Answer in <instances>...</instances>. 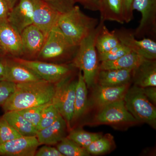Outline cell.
<instances>
[{
    "label": "cell",
    "mask_w": 156,
    "mask_h": 156,
    "mask_svg": "<svg viewBox=\"0 0 156 156\" xmlns=\"http://www.w3.org/2000/svg\"><path fill=\"white\" fill-rule=\"evenodd\" d=\"M56 84L41 80L16 84V89L2 106L5 112L19 111L52 102Z\"/></svg>",
    "instance_id": "cell-1"
},
{
    "label": "cell",
    "mask_w": 156,
    "mask_h": 156,
    "mask_svg": "<svg viewBox=\"0 0 156 156\" xmlns=\"http://www.w3.org/2000/svg\"><path fill=\"white\" fill-rule=\"evenodd\" d=\"M100 26V21L96 28L81 42L71 62L74 67L82 71L88 89L94 86L99 70L100 63L95 41Z\"/></svg>",
    "instance_id": "cell-2"
},
{
    "label": "cell",
    "mask_w": 156,
    "mask_h": 156,
    "mask_svg": "<svg viewBox=\"0 0 156 156\" xmlns=\"http://www.w3.org/2000/svg\"><path fill=\"white\" fill-rule=\"evenodd\" d=\"M98 24V20L86 15L79 6L75 5L70 11L59 14L56 25L71 41L79 46Z\"/></svg>",
    "instance_id": "cell-3"
},
{
    "label": "cell",
    "mask_w": 156,
    "mask_h": 156,
    "mask_svg": "<svg viewBox=\"0 0 156 156\" xmlns=\"http://www.w3.org/2000/svg\"><path fill=\"white\" fill-rule=\"evenodd\" d=\"M79 46L62 33L57 25L50 31L36 60L58 63H71Z\"/></svg>",
    "instance_id": "cell-4"
},
{
    "label": "cell",
    "mask_w": 156,
    "mask_h": 156,
    "mask_svg": "<svg viewBox=\"0 0 156 156\" xmlns=\"http://www.w3.org/2000/svg\"><path fill=\"white\" fill-rule=\"evenodd\" d=\"M124 100L127 110L137 122L147 123L155 128V106L144 95L142 88L134 85L128 89Z\"/></svg>",
    "instance_id": "cell-5"
},
{
    "label": "cell",
    "mask_w": 156,
    "mask_h": 156,
    "mask_svg": "<svg viewBox=\"0 0 156 156\" xmlns=\"http://www.w3.org/2000/svg\"><path fill=\"white\" fill-rule=\"evenodd\" d=\"M77 82V80L74 79L72 74L56 83L52 100V104L65 120L69 131L72 129Z\"/></svg>",
    "instance_id": "cell-6"
},
{
    "label": "cell",
    "mask_w": 156,
    "mask_h": 156,
    "mask_svg": "<svg viewBox=\"0 0 156 156\" xmlns=\"http://www.w3.org/2000/svg\"><path fill=\"white\" fill-rule=\"evenodd\" d=\"M11 58L32 70L42 80L54 84L73 74L74 69H76L71 62L58 64L39 60H28L18 57Z\"/></svg>",
    "instance_id": "cell-7"
},
{
    "label": "cell",
    "mask_w": 156,
    "mask_h": 156,
    "mask_svg": "<svg viewBox=\"0 0 156 156\" xmlns=\"http://www.w3.org/2000/svg\"><path fill=\"white\" fill-rule=\"evenodd\" d=\"M132 10L138 11L141 18L138 27L133 32L135 37L146 36L154 38L156 34V0H133Z\"/></svg>",
    "instance_id": "cell-8"
},
{
    "label": "cell",
    "mask_w": 156,
    "mask_h": 156,
    "mask_svg": "<svg viewBox=\"0 0 156 156\" xmlns=\"http://www.w3.org/2000/svg\"><path fill=\"white\" fill-rule=\"evenodd\" d=\"M120 43L128 47L132 52L146 59L156 60V42L150 38L138 40L134 33L126 29L115 30Z\"/></svg>",
    "instance_id": "cell-9"
},
{
    "label": "cell",
    "mask_w": 156,
    "mask_h": 156,
    "mask_svg": "<svg viewBox=\"0 0 156 156\" xmlns=\"http://www.w3.org/2000/svg\"><path fill=\"white\" fill-rule=\"evenodd\" d=\"M20 35L23 52L21 58L36 60L47 37L33 24L26 27Z\"/></svg>",
    "instance_id": "cell-10"
},
{
    "label": "cell",
    "mask_w": 156,
    "mask_h": 156,
    "mask_svg": "<svg viewBox=\"0 0 156 156\" xmlns=\"http://www.w3.org/2000/svg\"><path fill=\"white\" fill-rule=\"evenodd\" d=\"M41 145L36 136H21L0 144V156H34Z\"/></svg>",
    "instance_id": "cell-11"
},
{
    "label": "cell",
    "mask_w": 156,
    "mask_h": 156,
    "mask_svg": "<svg viewBox=\"0 0 156 156\" xmlns=\"http://www.w3.org/2000/svg\"><path fill=\"white\" fill-rule=\"evenodd\" d=\"M95 119L98 122L101 124H119L137 122L127 110L124 99L101 108Z\"/></svg>",
    "instance_id": "cell-12"
},
{
    "label": "cell",
    "mask_w": 156,
    "mask_h": 156,
    "mask_svg": "<svg viewBox=\"0 0 156 156\" xmlns=\"http://www.w3.org/2000/svg\"><path fill=\"white\" fill-rule=\"evenodd\" d=\"M34 3L33 23L47 37L50 31L57 24L60 13L44 0H32Z\"/></svg>",
    "instance_id": "cell-13"
},
{
    "label": "cell",
    "mask_w": 156,
    "mask_h": 156,
    "mask_svg": "<svg viewBox=\"0 0 156 156\" xmlns=\"http://www.w3.org/2000/svg\"><path fill=\"white\" fill-rule=\"evenodd\" d=\"M0 47L7 56L22 57L20 34L8 21L0 23Z\"/></svg>",
    "instance_id": "cell-14"
},
{
    "label": "cell",
    "mask_w": 156,
    "mask_h": 156,
    "mask_svg": "<svg viewBox=\"0 0 156 156\" xmlns=\"http://www.w3.org/2000/svg\"><path fill=\"white\" fill-rule=\"evenodd\" d=\"M34 10L32 0H19L10 11L8 21L20 34L33 24Z\"/></svg>",
    "instance_id": "cell-15"
},
{
    "label": "cell",
    "mask_w": 156,
    "mask_h": 156,
    "mask_svg": "<svg viewBox=\"0 0 156 156\" xmlns=\"http://www.w3.org/2000/svg\"><path fill=\"white\" fill-rule=\"evenodd\" d=\"M42 79L32 70L9 56H7V66L5 81L15 84L40 80Z\"/></svg>",
    "instance_id": "cell-16"
},
{
    "label": "cell",
    "mask_w": 156,
    "mask_h": 156,
    "mask_svg": "<svg viewBox=\"0 0 156 156\" xmlns=\"http://www.w3.org/2000/svg\"><path fill=\"white\" fill-rule=\"evenodd\" d=\"M128 85L118 87H107L98 85L92 94V99L96 106L101 108L105 105L124 99Z\"/></svg>",
    "instance_id": "cell-17"
},
{
    "label": "cell",
    "mask_w": 156,
    "mask_h": 156,
    "mask_svg": "<svg viewBox=\"0 0 156 156\" xmlns=\"http://www.w3.org/2000/svg\"><path fill=\"white\" fill-rule=\"evenodd\" d=\"M67 130L66 122L60 115L52 125L37 131L36 136L41 144L55 145L66 137Z\"/></svg>",
    "instance_id": "cell-18"
},
{
    "label": "cell",
    "mask_w": 156,
    "mask_h": 156,
    "mask_svg": "<svg viewBox=\"0 0 156 156\" xmlns=\"http://www.w3.org/2000/svg\"><path fill=\"white\" fill-rule=\"evenodd\" d=\"M132 80L141 88L156 87V60L144 59L132 70Z\"/></svg>",
    "instance_id": "cell-19"
},
{
    "label": "cell",
    "mask_w": 156,
    "mask_h": 156,
    "mask_svg": "<svg viewBox=\"0 0 156 156\" xmlns=\"http://www.w3.org/2000/svg\"><path fill=\"white\" fill-rule=\"evenodd\" d=\"M133 69H111L99 70L96 81L99 85L118 87L128 85L132 80Z\"/></svg>",
    "instance_id": "cell-20"
},
{
    "label": "cell",
    "mask_w": 156,
    "mask_h": 156,
    "mask_svg": "<svg viewBox=\"0 0 156 156\" xmlns=\"http://www.w3.org/2000/svg\"><path fill=\"white\" fill-rule=\"evenodd\" d=\"M100 20L125 23L123 0H100Z\"/></svg>",
    "instance_id": "cell-21"
},
{
    "label": "cell",
    "mask_w": 156,
    "mask_h": 156,
    "mask_svg": "<svg viewBox=\"0 0 156 156\" xmlns=\"http://www.w3.org/2000/svg\"><path fill=\"white\" fill-rule=\"evenodd\" d=\"M87 84L84 80L82 71L78 74L77 82L76 86L74 108L72 125L80 119L85 113L88 107V90Z\"/></svg>",
    "instance_id": "cell-22"
},
{
    "label": "cell",
    "mask_w": 156,
    "mask_h": 156,
    "mask_svg": "<svg viewBox=\"0 0 156 156\" xmlns=\"http://www.w3.org/2000/svg\"><path fill=\"white\" fill-rule=\"evenodd\" d=\"M2 117L21 136H36V128L18 112H5Z\"/></svg>",
    "instance_id": "cell-23"
},
{
    "label": "cell",
    "mask_w": 156,
    "mask_h": 156,
    "mask_svg": "<svg viewBox=\"0 0 156 156\" xmlns=\"http://www.w3.org/2000/svg\"><path fill=\"white\" fill-rule=\"evenodd\" d=\"M144 59L142 56L131 51L113 61L101 62L99 65V70L134 69Z\"/></svg>",
    "instance_id": "cell-24"
},
{
    "label": "cell",
    "mask_w": 156,
    "mask_h": 156,
    "mask_svg": "<svg viewBox=\"0 0 156 156\" xmlns=\"http://www.w3.org/2000/svg\"><path fill=\"white\" fill-rule=\"evenodd\" d=\"M101 26L95 41V46L98 54L108 52L120 44L115 31H110L100 20Z\"/></svg>",
    "instance_id": "cell-25"
},
{
    "label": "cell",
    "mask_w": 156,
    "mask_h": 156,
    "mask_svg": "<svg viewBox=\"0 0 156 156\" xmlns=\"http://www.w3.org/2000/svg\"><path fill=\"white\" fill-rule=\"evenodd\" d=\"M56 148L64 156H88L90 154L84 148L67 136L56 144Z\"/></svg>",
    "instance_id": "cell-26"
},
{
    "label": "cell",
    "mask_w": 156,
    "mask_h": 156,
    "mask_svg": "<svg viewBox=\"0 0 156 156\" xmlns=\"http://www.w3.org/2000/svg\"><path fill=\"white\" fill-rule=\"evenodd\" d=\"M102 136L100 133L87 132L77 128L71 130L67 137L85 149L94 140Z\"/></svg>",
    "instance_id": "cell-27"
},
{
    "label": "cell",
    "mask_w": 156,
    "mask_h": 156,
    "mask_svg": "<svg viewBox=\"0 0 156 156\" xmlns=\"http://www.w3.org/2000/svg\"><path fill=\"white\" fill-rule=\"evenodd\" d=\"M113 136L110 134L95 140L85 148L89 154L99 155L110 150L113 144Z\"/></svg>",
    "instance_id": "cell-28"
},
{
    "label": "cell",
    "mask_w": 156,
    "mask_h": 156,
    "mask_svg": "<svg viewBox=\"0 0 156 156\" xmlns=\"http://www.w3.org/2000/svg\"><path fill=\"white\" fill-rule=\"evenodd\" d=\"M51 102L39 106L32 107L17 112L31 123L37 129L43 111Z\"/></svg>",
    "instance_id": "cell-29"
},
{
    "label": "cell",
    "mask_w": 156,
    "mask_h": 156,
    "mask_svg": "<svg viewBox=\"0 0 156 156\" xmlns=\"http://www.w3.org/2000/svg\"><path fill=\"white\" fill-rule=\"evenodd\" d=\"M60 114L52 102L46 107L42 112L41 120L37 128V131L47 128L56 121Z\"/></svg>",
    "instance_id": "cell-30"
},
{
    "label": "cell",
    "mask_w": 156,
    "mask_h": 156,
    "mask_svg": "<svg viewBox=\"0 0 156 156\" xmlns=\"http://www.w3.org/2000/svg\"><path fill=\"white\" fill-rule=\"evenodd\" d=\"M21 136L2 116L0 117V144Z\"/></svg>",
    "instance_id": "cell-31"
},
{
    "label": "cell",
    "mask_w": 156,
    "mask_h": 156,
    "mask_svg": "<svg viewBox=\"0 0 156 156\" xmlns=\"http://www.w3.org/2000/svg\"><path fill=\"white\" fill-rule=\"evenodd\" d=\"M131 50L122 43L112 48L106 53L98 54L99 62L111 61L116 60L125 54L131 52Z\"/></svg>",
    "instance_id": "cell-32"
},
{
    "label": "cell",
    "mask_w": 156,
    "mask_h": 156,
    "mask_svg": "<svg viewBox=\"0 0 156 156\" xmlns=\"http://www.w3.org/2000/svg\"><path fill=\"white\" fill-rule=\"evenodd\" d=\"M48 5L60 14L70 11L75 6L76 0H44Z\"/></svg>",
    "instance_id": "cell-33"
},
{
    "label": "cell",
    "mask_w": 156,
    "mask_h": 156,
    "mask_svg": "<svg viewBox=\"0 0 156 156\" xmlns=\"http://www.w3.org/2000/svg\"><path fill=\"white\" fill-rule=\"evenodd\" d=\"M16 84L7 81L0 82V106L3 105L12 95L16 89Z\"/></svg>",
    "instance_id": "cell-34"
},
{
    "label": "cell",
    "mask_w": 156,
    "mask_h": 156,
    "mask_svg": "<svg viewBox=\"0 0 156 156\" xmlns=\"http://www.w3.org/2000/svg\"><path fill=\"white\" fill-rule=\"evenodd\" d=\"M36 156H64L56 148L46 145L40 148L36 152Z\"/></svg>",
    "instance_id": "cell-35"
},
{
    "label": "cell",
    "mask_w": 156,
    "mask_h": 156,
    "mask_svg": "<svg viewBox=\"0 0 156 156\" xmlns=\"http://www.w3.org/2000/svg\"><path fill=\"white\" fill-rule=\"evenodd\" d=\"M133 0H123L125 22L128 23L134 18L132 4Z\"/></svg>",
    "instance_id": "cell-36"
},
{
    "label": "cell",
    "mask_w": 156,
    "mask_h": 156,
    "mask_svg": "<svg viewBox=\"0 0 156 156\" xmlns=\"http://www.w3.org/2000/svg\"><path fill=\"white\" fill-rule=\"evenodd\" d=\"M11 9L6 0H0V23L8 21Z\"/></svg>",
    "instance_id": "cell-37"
},
{
    "label": "cell",
    "mask_w": 156,
    "mask_h": 156,
    "mask_svg": "<svg viewBox=\"0 0 156 156\" xmlns=\"http://www.w3.org/2000/svg\"><path fill=\"white\" fill-rule=\"evenodd\" d=\"M85 9L93 11H99L100 0H76Z\"/></svg>",
    "instance_id": "cell-38"
},
{
    "label": "cell",
    "mask_w": 156,
    "mask_h": 156,
    "mask_svg": "<svg viewBox=\"0 0 156 156\" xmlns=\"http://www.w3.org/2000/svg\"><path fill=\"white\" fill-rule=\"evenodd\" d=\"M145 96L154 105L156 104V87H150L142 88Z\"/></svg>",
    "instance_id": "cell-39"
},
{
    "label": "cell",
    "mask_w": 156,
    "mask_h": 156,
    "mask_svg": "<svg viewBox=\"0 0 156 156\" xmlns=\"http://www.w3.org/2000/svg\"><path fill=\"white\" fill-rule=\"evenodd\" d=\"M7 66V56L0 57V82L5 81Z\"/></svg>",
    "instance_id": "cell-40"
},
{
    "label": "cell",
    "mask_w": 156,
    "mask_h": 156,
    "mask_svg": "<svg viewBox=\"0 0 156 156\" xmlns=\"http://www.w3.org/2000/svg\"><path fill=\"white\" fill-rule=\"evenodd\" d=\"M6 1H7L11 9L17 4L19 0H6Z\"/></svg>",
    "instance_id": "cell-41"
},
{
    "label": "cell",
    "mask_w": 156,
    "mask_h": 156,
    "mask_svg": "<svg viewBox=\"0 0 156 156\" xmlns=\"http://www.w3.org/2000/svg\"><path fill=\"white\" fill-rule=\"evenodd\" d=\"M6 56L5 53L4 52V50L0 47V57H5Z\"/></svg>",
    "instance_id": "cell-42"
}]
</instances>
